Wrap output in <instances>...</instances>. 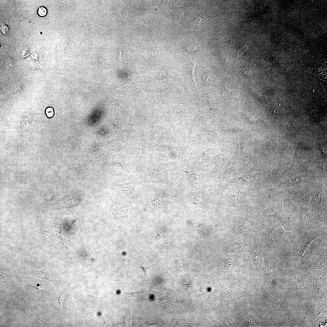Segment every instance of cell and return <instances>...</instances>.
Segmentation results:
<instances>
[{
    "label": "cell",
    "mask_w": 327,
    "mask_h": 327,
    "mask_svg": "<svg viewBox=\"0 0 327 327\" xmlns=\"http://www.w3.org/2000/svg\"><path fill=\"white\" fill-rule=\"evenodd\" d=\"M262 247L266 251L280 256L294 234L284 230L279 218L272 219L264 225L261 231Z\"/></svg>",
    "instance_id": "1"
},
{
    "label": "cell",
    "mask_w": 327,
    "mask_h": 327,
    "mask_svg": "<svg viewBox=\"0 0 327 327\" xmlns=\"http://www.w3.org/2000/svg\"><path fill=\"white\" fill-rule=\"evenodd\" d=\"M327 234V224L321 223L306 231L295 233L282 253L286 258L302 256L311 243L322 235Z\"/></svg>",
    "instance_id": "2"
},
{
    "label": "cell",
    "mask_w": 327,
    "mask_h": 327,
    "mask_svg": "<svg viewBox=\"0 0 327 327\" xmlns=\"http://www.w3.org/2000/svg\"><path fill=\"white\" fill-rule=\"evenodd\" d=\"M12 278L9 287L0 291V304L8 303L14 306L26 321L30 316L32 304L25 300L26 291L24 292L23 285L17 279Z\"/></svg>",
    "instance_id": "3"
},
{
    "label": "cell",
    "mask_w": 327,
    "mask_h": 327,
    "mask_svg": "<svg viewBox=\"0 0 327 327\" xmlns=\"http://www.w3.org/2000/svg\"><path fill=\"white\" fill-rule=\"evenodd\" d=\"M53 306L52 302L33 304L27 327L53 326L55 316Z\"/></svg>",
    "instance_id": "4"
},
{
    "label": "cell",
    "mask_w": 327,
    "mask_h": 327,
    "mask_svg": "<svg viewBox=\"0 0 327 327\" xmlns=\"http://www.w3.org/2000/svg\"><path fill=\"white\" fill-rule=\"evenodd\" d=\"M321 223L327 224V184L318 182L308 206Z\"/></svg>",
    "instance_id": "5"
},
{
    "label": "cell",
    "mask_w": 327,
    "mask_h": 327,
    "mask_svg": "<svg viewBox=\"0 0 327 327\" xmlns=\"http://www.w3.org/2000/svg\"><path fill=\"white\" fill-rule=\"evenodd\" d=\"M25 289L27 300L30 304L52 302L53 292L43 290L29 281L28 275L19 273L15 277Z\"/></svg>",
    "instance_id": "6"
},
{
    "label": "cell",
    "mask_w": 327,
    "mask_h": 327,
    "mask_svg": "<svg viewBox=\"0 0 327 327\" xmlns=\"http://www.w3.org/2000/svg\"><path fill=\"white\" fill-rule=\"evenodd\" d=\"M317 183H303L289 187L285 196L290 200L308 206Z\"/></svg>",
    "instance_id": "7"
},
{
    "label": "cell",
    "mask_w": 327,
    "mask_h": 327,
    "mask_svg": "<svg viewBox=\"0 0 327 327\" xmlns=\"http://www.w3.org/2000/svg\"><path fill=\"white\" fill-rule=\"evenodd\" d=\"M0 306V327H27L26 321L14 306L8 303Z\"/></svg>",
    "instance_id": "8"
},
{
    "label": "cell",
    "mask_w": 327,
    "mask_h": 327,
    "mask_svg": "<svg viewBox=\"0 0 327 327\" xmlns=\"http://www.w3.org/2000/svg\"><path fill=\"white\" fill-rule=\"evenodd\" d=\"M312 173H285L274 184L277 188H288L303 183L317 182Z\"/></svg>",
    "instance_id": "9"
},
{
    "label": "cell",
    "mask_w": 327,
    "mask_h": 327,
    "mask_svg": "<svg viewBox=\"0 0 327 327\" xmlns=\"http://www.w3.org/2000/svg\"><path fill=\"white\" fill-rule=\"evenodd\" d=\"M320 223L309 207L300 204L299 217L295 226L293 233L308 231Z\"/></svg>",
    "instance_id": "10"
},
{
    "label": "cell",
    "mask_w": 327,
    "mask_h": 327,
    "mask_svg": "<svg viewBox=\"0 0 327 327\" xmlns=\"http://www.w3.org/2000/svg\"><path fill=\"white\" fill-rule=\"evenodd\" d=\"M27 233L29 234H40L45 235L58 246L61 247L64 246L59 223L52 217L48 222L41 228Z\"/></svg>",
    "instance_id": "11"
},
{
    "label": "cell",
    "mask_w": 327,
    "mask_h": 327,
    "mask_svg": "<svg viewBox=\"0 0 327 327\" xmlns=\"http://www.w3.org/2000/svg\"><path fill=\"white\" fill-rule=\"evenodd\" d=\"M300 204V203L294 201L290 208L279 217L280 224L284 230L288 232L294 233V227L299 217Z\"/></svg>",
    "instance_id": "12"
},
{
    "label": "cell",
    "mask_w": 327,
    "mask_h": 327,
    "mask_svg": "<svg viewBox=\"0 0 327 327\" xmlns=\"http://www.w3.org/2000/svg\"><path fill=\"white\" fill-rule=\"evenodd\" d=\"M141 182L145 184L156 182L165 183L169 182L166 175L157 167L150 155L147 170L142 177Z\"/></svg>",
    "instance_id": "13"
},
{
    "label": "cell",
    "mask_w": 327,
    "mask_h": 327,
    "mask_svg": "<svg viewBox=\"0 0 327 327\" xmlns=\"http://www.w3.org/2000/svg\"><path fill=\"white\" fill-rule=\"evenodd\" d=\"M139 179L138 177L126 183H116L115 191L117 195L128 203H133L137 202L134 197V192L136 183Z\"/></svg>",
    "instance_id": "14"
},
{
    "label": "cell",
    "mask_w": 327,
    "mask_h": 327,
    "mask_svg": "<svg viewBox=\"0 0 327 327\" xmlns=\"http://www.w3.org/2000/svg\"><path fill=\"white\" fill-rule=\"evenodd\" d=\"M21 273L27 275H33L42 280H46L51 282L56 287L59 286V276L48 268L36 269L24 266Z\"/></svg>",
    "instance_id": "15"
},
{
    "label": "cell",
    "mask_w": 327,
    "mask_h": 327,
    "mask_svg": "<svg viewBox=\"0 0 327 327\" xmlns=\"http://www.w3.org/2000/svg\"><path fill=\"white\" fill-rule=\"evenodd\" d=\"M20 273L11 264L2 260L0 261V291L5 290L10 286L13 277Z\"/></svg>",
    "instance_id": "16"
},
{
    "label": "cell",
    "mask_w": 327,
    "mask_h": 327,
    "mask_svg": "<svg viewBox=\"0 0 327 327\" xmlns=\"http://www.w3.org/2000/svg\"><path fill=\"white\" fill-rule=\"evenodd\" d=\"M70 299L69 294L67 290L64 291H60L58 297V303L59 304L61 313L64 312L66 308L69 306Z\"/></svg>",
    "instance_id": "17"
},
{
    "label": "cell",
    "mask_w": 327,
    "mask_h": 327,
    "mask_svg": "<svg viewBox=\"0 0 327 327\" xmlns=\"http://www.w3.org/2000/svg\"><path fill=\"white\" fill-rule=\"evenodd\" d=\"M111 157L112 159L110 163L119 165L126 173L131 174V172L125 165V162L126 160L128 158H131L134 159H136L135 158L133 157H128L122 154L112 156Z\"/></svg>",
    "instance_id": "18"
},
{
    "label": "cell",
    "mask_w": 327,
    "mask_h": 327,
    "mask_svg": "<svg viewBox=\"0 0 327 327\" xmlns=\"http://www.w3.org/2000/svg\"><path fill=\"white\" fill-rule=\"evenodd\" d=\"M104 297H99L90 295L88 293L87 296L84 299L85 306L87 308L92 309L93 310L96 309L99 302Z\"/></svg>",
    "instance_id": "19"
},
{
    "label": "cell",
    "mask_w": 327,
    "mask_h": 327,
    "mask_svg": "<svg viewBox=\"0 0 327 327\" xmlns=\"http://www.w3.org/2000/svg\"><path fill=\"white\" fill-rule=\"evenodd\" d=\"M260 249L254 252L252 256V262L255 266H259L261 263L262 259V251Z\"/></svg>",
    "instance_id": "20"
},
{
    "label": "cell",
    "mask_w": 327,
    "mask_h": 327,
    "mask_svg": "<svg viewBox=\"0 0 327 327\" xmlns=\"http://www.w3.org/2000/svg\"><path fill=\"white\" fill-rule=\"evenodd\" d=\"M229 217L228 216L227 217L226 216V218H222L219 222L218 223L217 225H216L217 227L216 228L218 230L220 231H222L228 227L229 223V220L228 218Z\"/></svg>",
    "instance_id": "21"
},
{
    "label": "cell",
    "mask_w": 327,
    "mask_h": 327,
    "mask_svg": "<svg viewBox=\"0 0 327 327\" xmlns=\"http://www.w3.org/2000/svg\"><path fill=\"white\" fill-rule=\"evenodd\" d=\"M292 150V146L289 144L283 145L280 151V156L282 157H286L290 154Z\"/></svg>",
    "instance_id": "22"
},
{
    "label": "cell",
    "mask_w": 327,
    "mask_h": 327,
    "mask_svg": "<svg viewBox=\"0 0 327 327\" xmlns=\"http://www.w3.org/2000/svg\"><path fill=\"white\" fill-rule=\"evenodd\" d=\"M243 246V243L241 241H236L233 243L228 248L230 252H236L239 249Z\"/></svg>",
    "instance_id": "23"
},
{
    "label": "cell",
    "mask_w": 327,
    "mask_h": 327,
    "mask_svg": "<svg viewBox=\"0 0 327 327\" xmlns=\"http://www.w3.org/2000/svg\"><path fill=\"white\" fill-rule=\"evenodd\" d=\"M206 15L202 14L198 15L195 18L194 20L190 22V24L192 27H196L198 26L201 21L204 18H206Z\"/></svg>",
    "instance_id": "24"
},
{
    "label": "cell",
    "mask_w": 327,
    "mask_h": 327,
    "mask_svg": "<svg viewBox=\"0 0 327 327\" xmlns=\"http://www.w3.org/2000/svg\"><path fill=\"white\" fill-rule=\"evenodd\" d=\"M178 9V12H177V13L174 15V18L175 21L178 23L181 21L182 19L185 10L181 9L180 8H177Z\"/></svg>",
    "instance_id": "25"
},
{
    "label": "cell",
    "mask_w": 327,
    "mask_h": 327,
    "mask_svg": "<svg viewBox=\"0 0 327 327\" xmlns=\"http://www.w3.org/2000/svg\"><path fill=\"white\" fill-rule=\"evenodd\" d=\"M252 224V223L250 221H245L239 226L238 228L240 230L244 231L249 228Z\"/></svg>",
    "instance_id": "26"
},
{
    "label": "cell",
    "mask_w": 327,
    "mask_h": 327,
    "mask_svg": "<svg viewBox=\"0 0 327 327\" xmlns=\"http://www.w3.org/2000/svg\"><path fill=\"white\" fill-rule=\"evenodd\" d=\"M242 177L243 180L247 182H252L255 180L256 178V175L255 174L245 175Z\"/></svg>",
    "instance_id": "27"
},
{
    "label": "cell",
    "mask_w": 327,
    "mask_h": 327,
    "mask_svg": "<svg viewBox=\"0 0 327 327\" xmlns=\"http://www.w3.org/2000/svg\"><path fill=\"white\" fill-rule=\"evenodd\" d=\"M45 114L48 118L52 117L54 115V111L53 108L51 107H48L45 110Z\"/></svg>",
    "instance_id": "28"
},
{
    "label": "cell",
    "mask_w": 327,
    "mask_h": 327,
    "mask_svg": "<svg viewBox=\"0 0 327 327\" xmlns=\"http://www.w3.org/2000/svg\"><path fill=\"white\" fill-rule=\"evenodd\" d=\"M46 8L43 6H39L37 10L38 15L40 17H44L47 14Z\"/></svg>",
    "instance_id": "29"
},
{
    "label": "cell",
    "mask_w": 327,
    "mask_h": 327,
    "mask_svg": "<svg viewBox=\"0 0 327 327\" xmlns=\"http://www.w3.org/2000/svg\"><path fill=\"white\" fill-rule=\"evenodd\" d=\"M187 49L188 51L191 52L196 51L197 48L194 45H188L187 46Z\"/></svg>",
    "instance_id": "30"
},
{
    "label": "cell",
    "mask_w": 327,
    "mask_h": 327,
    "mask_svg": "<svg viewBox=\"0 0 327 327\" xmlns=\"http://www.w3.org/2000/svg\"><path fill=\"white\" fill-rule=\"evenodd\" d=\"M14 86H15V88L16 89H17L19 91H20V90H21L22 87H21V83L20 82H18V81H16V82H15L14 83Z\"/></svg>",
    "instance_id": "31"
}]
</instances>
